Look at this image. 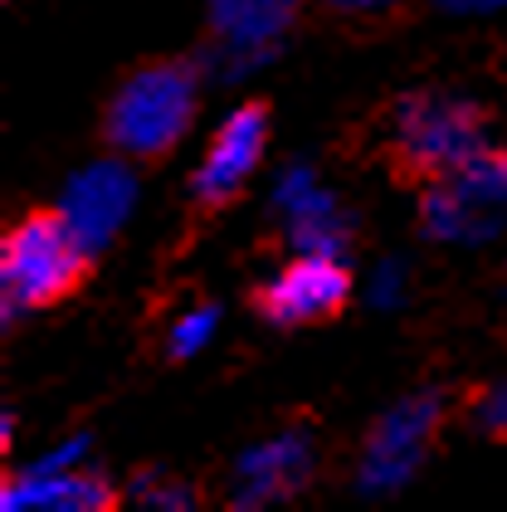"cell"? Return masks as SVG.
I'll return each instance as SVG.
<instances>
[{
  "label": "cell",
  "mask_w": 507,
  "mask_h": 512,
  "mask_svg": "<svg viewBox=\"0 0 507 512\" xmlns=\"http://www.w3.org/2000/svg\"><path fill=\"white\" fill-rule=\"evenodd\" d=\"M5 508H54V512H113L122 498L103 473H64V464H44L0 493Z\"/></svg>",
  "instance_id": "cell-9"
},
{
  "label": "cell",
  "mask_w": 507,
  "mask_h": 512,
  "mask_svg": "<svg viewBox=\"0 0 507 512\" xmlns=\"http://www.w3.org/2000/svg\"><path fill=\"white\" fill-rule=\"evenodd\" d=\"M303 444H269V449H259L249 464H244V473H249V483L254 488H264V493H288L298 478H303Z\"/></svg>",
  "instance_id": "cell-10"
},
{
  "label": "cell",
  "mask_w": 507,
  "mask_h": 512,
  "mask_svg": "<svg viewBox=\"0 0 507 512\" xmlns=\"http://www.w3.org/2000/svg\"><path fill=\"white\" fill-rule=\"evenodd\" d=\"M254 313L273 327H312V322H332L351 303V274L347 264H337V254H303L293 259L283 274L254 288Z\"/></svg>",
  "instance_id": "cell-4"
},
{
  "label": "cell",
  "mask_w": 507,
  "mask_h": 512,
  "mask_svg": "<svg viewBox=\"0 0 507 512\" xmlns=\"http://www.w3.org/2000/svg\"><path fill=\"white\" fill-rule=\"evenodd\" d=\"M132 196H137V181L122 161H98L88 171H78L74 181L64 186L59 196V210L69 220V230L78 235V244L88 254H103V244L117 235V225L127 220L132 210Z\"/></svg>",
  "instance_id": "cell-7"
},
{
  "label": "cell",
  "mask_w": 507,
  "mask_h": 512,
  "mask_svg": "<svg viewBox=\"0 0 507 512\" xmlns=\"http://www.w3.org/2000/svg\"><path fill=\"white\" fill-rule=\"evenodd\" d=\"M264 147H269V103H244V108H234L230 118L220 122L210 152H205L200 171H195V186H191L195 210H200V215L225 210V205L244 191V181L254 176Z\"/></svg>",
  "instance_id": "cell-5"
},
{
  "label": "cell",
  "mask_w": 507,
  "mask_h": 512,
  "mask_svg": "<svg viewBox=\"0 0 507 512\" xmlns=\"http://www.w3.org/2000/svg\"><path fill=\"white\" fill-rule=\"evenodd\" d=\"M93 259L69 230L64 210H30L0 239V288H5V317L39 313L64 298H74L83 278L93 274Z\"/></svg>",
  "instance_id": "cell-2"
},
{
  "label": "cell",
  "mask_w": 507,
  "mask_h": 512,
  "mask_svg": "<svg viewBox=\"0 0 507 512\" xmlns=\"http://www.w3.org/2000/svg\"><path fill=\"white\" fill-rule=\"evenodd\" d=\"M317 5L337 20H390L400 10V0H317Z\"/></svg>",
  "instance_id": "cell-13"
},
{
  "label": "cell",
  "mask_w": 507,
  "mask_h": 512,
  "mask_svg": "<svg viewBox=\"0 0 507 512\" xmlns=\"http://www.w3.org/2000/svg\"><path fill=\"white\" fill-rule=\"evenodd\" d=\"M200 69L191 59H152L117 83L103 108V147L122 161L152 166L186 137L195 118Z\"/></svg>",
  "instance_id": "cell-1"
},
{
  "label": "cell",
  "mask_w": 507,
  "mask_h": 512,
  "mask_svg": "<svg viewBox=\"0 0 507 512\" xmlns=\"http://www.w3.org/2000/svg\"><path fill=\"white\" fill-rule=\"evenodd\" d=\"M439 420H444V400L439 395H415V400L395 405L386 420L371 430V439H366L361 483L366 488H395V483H405L415 473V464L425 459Z\"/></svg>",
  "instance_id": "cell-6"
},
{
  "label": "cell",
  "mask_w": 507,
  "mask_h": 512,
  "mask_svg": "<svg viewBox=\"0 0 507 512\" xmlns=\"http://www.w3.org/2000/svg\"><path fill=\"white\" fill-rule=\"evenodd\" d=\"M210 327H215V308L191 313L181 327H176V337H171V356H176V361H186L191 352H200V347L210 342Z\"/></svg>",
  "instance_id": "cell-11"
},
{
  "label": "cell",
  "mask_w": 507,
  "mask_h": 512,
  "mask_svg": "<svg viewBox=\"0 0 507 512\" xmlns=\"http://www.w3.org/2000/svg\"><path fill=\"white\" fill-rule=\"evenodd\" d=\"M303 0H210V30L234 59H264L298 25Z\"/></svg>",
  "instance_id": "cell-8"
},
{
  "label": "cell",
  "mask_w": 507,
  "mask_h": 512,
  "mask_svg": "<svg viewBox=\"0 0 507 512\" xmlns=\"http://www.w3.org/2000/svg\"><path fill=\"white\" fill-rule=\"evenodd\" d=\"M444 10H454V15H473V10H498L507 0H439Z\"/></svg>",
  "instance_id": "cell-14"
},
{
  "label": "cell",
  "mask_w": 507,
  "mask_h": 512,
  "mask_svg": "<svg viewBox=\"0 0 507 512\" xmlns=\"http://www.w3.org/2000/svg\"><path fill=\"white\" fill-rule=\"evenodd\" d=\"M483 118L468 103H449V98H405L400 103V122L390 137V171L395 181H434L449 171H468L483 157Z\"/></svg>",
  "instance_id": "cell-3"
},
{
  "label": "cell",
  "mask_w": 507,
  "mask_h": 512,
  "mask_svg": "<svg viewBox=\"0 0 507 512\" xmlns=\"http://www.w3.org/2000/svg\"><path fill=\"white\" fill-rule=\"evenodd\" d=\"M473 420L483 425V434H488V439H507V386H493V391L478 395Z\"/></svg>",
  "instance_id": "cell-12"
}]
</instances>
